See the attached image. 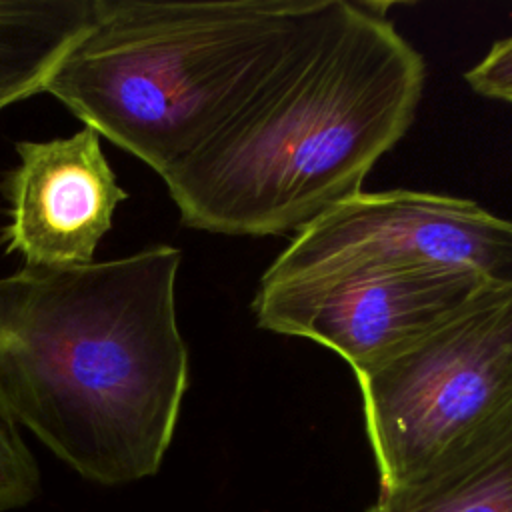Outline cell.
Returning <instances> with one entry per match:
<instances>
[{
  "label": "cell",
  "mask_w": 512,
  "mask_h": 512,
  "mask_svg": "<svg viewBox=\"0 0 512 512\" xmlns=\"http://www.w3.org/2000/svg\"><path fill=\"white\" fill-rule=\"evenodd\" d=\"M180 262L158 244L0 278V404L92 482L148 478L172 442L190 374Z\"/></svg>",
  "instance_id": "obj_1"
},
{
  "label": "cell",
  "mask_w": 512,
  "mask_h": 512,
  "mask_svg": "<svg viewBox=\"0 0 512 512\" xmlns=\"http://www.w3.org/2000/svg\"><path fill=\"white\" fill-rule=\"evenodd\" d=\"M390 4L320 0L244 108L164 178L180 222L228 236L300 232L362 192L410 128L422 54Z\"/></svg>",
  "instance_id": "obj_2"
},
{
  "label": "cell",
  "mask_w": 512,
  "mask_h": 512,
  "mask_svg": "<svg viewBox=\"0 0 512 512\" xmlns=\"http://www.w3.org/2000/svg\"><path fill=\"white\" fill-rule=\"evenodd\" d=\"M320 0H94L44 92L162 180L262 88Z\"/></svg>",
  "instance_id": "obj_3"
},
{
  "label": "cell",
  "mask_w": 512,
  "mask_h": 512,
  "mask_svg": "<svg viewBox=\"0 0 512 512\" xmlns=\"http://www.w3.org/2000/svg\"><path fill=\"white\" fill-rule=\"evenodd\" d=\"M380 490L412 484L512 424V286H490L356 372Z\"/></svg>",
  "instance_id": "obj_4"
},
{
  "label": "cell",
  "mask_w": 512,
  "mask_h": 512,
  "mask_svg": "<svg viewBox=\"0 0 512 512\" xmlns=\"http://www.w3.org/2000/svg\"><path fill=\"white\" fill-rule=\"evenodd\" d=\"M456 268L512 286V220L418 190L358 192L296 232L260 284L366 268Z\"/></svg>",
  "instance_id": "obj_5"
},
{
  "label": "cell",
  "mask_w": 512,
  "mask_h": 512,
  "mask_svg": "<svg viewBox=\"0 0 512 512\" xmlns=\"http://www.w3.org/2000/svg\"><path fill=\"white\" fill-rule=\"evenodd\" d=\"M456 268H366L258 286L252 300L264 330L314 340L356 372L394 356L486 288Z\"/></svg>",
  "instance_id": "obj_6"
},
{
  "label": "cell",
  "mask_w": 512,
  "mask_h": 512,
  "mask_svg": "<svg viewBox=\"0 0 512 512\" xmlns=\"http://www.w3.org/2000/svg\"><path fill=\"white\" fill-rule=\"evenodd\" d=\"M14 152L18 162L0 184L8 216L0 230L4 254L20 256L34 270L92 264L128 198L100 134L82 126L66 138L20 140Z\"/></svg>",
  "instance_id": "obj_7"
},
{
  "label": "cell",
  "mask_w": 512,
  "mask_h": 512,
  "mask_svg": "<svg viewBox=\"0 0 512 512\" xmlns=\"http://www.w3.org/2000/svg\"><path fill=\"white\" fill-rule=\"evenodd\" d=\"M94 18V0H0V112L44 92Z\"/></svg>",
  "instance_id": "obj_8"
},
{
  "label": "cell",
  "mask_w": 512,
  "mask_h": 512,
  "mask_svg": "<svg viewBox=\"0 0 512 512\" xmlns=\"http://www.w3.org/2000/svg\"><path fill=\"white\" fill-rule=\"evenodd\" d=\"M366 512H512V424L444 468L380 490Z\"/></svg>",
  "instance_id": "obj_9"
},
{
  "label": "cell",
  "mask_w": 512,
  "mask_h": 512,
  "mask_svg": "<svg viewBox=\"0 0 512 512\" xmlns=\"http://www.w3.org/2000/svg\"><path fill=\"white\" fill-rule=\"evenodd\" d=\"M40 488L36 458L26 446L18 422L0 404V512L26 506Z\"/></svg>",
  "instance_id": "obj_10"
},
{
  "label": "cell",
  "mask_w": 512,
  "mask_h": 512,
  "mask_svg": "<svg viewBox=\"0 0 512 512\" xmlns=\"http://www.w3.org/2000/svg\"><path fill=\"white\" fill-rule=\"evenodd\" d=\"M464 78L480 96L512 104V36L496 42Z\"/></svg>",
  "instance_id": "obj_11"
}]
</instances>
